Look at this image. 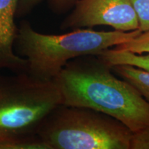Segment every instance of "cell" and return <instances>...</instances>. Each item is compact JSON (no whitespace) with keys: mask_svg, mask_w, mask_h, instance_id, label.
I'll list each match as a JSON object with an SVG mask.
<instances>
[{"mask_svg":"<svg viewBox=\"0 0 149 149\" xmlns=\"http://www.w3.org/2000/svg\"><path fill=\"white\" fill-rule=\"evenodd\" d=\"M50 8L56 13H61L73 6L77 0H48Z\"/></svg>","mask_w":149,"mask_h":149,"instance_id":"obj_14","label":"cell"},{"mask_svg":"<svg viewBox=\"0 0 149 149\" xmlns=\"http://www.w3.org/2000/svg\"><path fill=\"white\" fill-rule=\"evenodd\" d=\"M0 149H51L37 135L0 141Z\"/></svg>","mask_w":149,"mask_h":149,"instance_id":"obj_9","label":"cell"},{"mask_svg":"<svg viewBox=\"0 0 149 149\" xmlns=\"http://www.w3.org/2000/svg\"><path fill=\"white\" fill-rule=\"evenodd\" d=\"M96 55L111 67L117 65H130L149 71V53L141 55L110 48Z\"/></svg>","mask_w":149,"mask_h":149,"instance_id":"obj_7","label":"cell"},{"mask_svg":"<svg viewBox=\"0 0 149 149\" xmlns=\"http://www.w3.org/2000/svg\"><path fill=\"white\" fill-rule=\"evenodd\" d=\"M62 104L88 108L116 119L132 132L149 126V103L135 87L113 73L97 55L68 61L53 79Z\"/></svg>","mask_w":149,"mask_h":149,"instance_id":"obj_1","label":"cell"},{"mask_svg":"<svg viewBox=\"0 0 149 149\" xmlns=\"http://www.w3.org/2000/svg\"><path fill=\"white\" fill-rule=\"evenodd\" d=\"M74 6L61 29L109 26L122 32L139 29L138 19L129 0H77Z\"/></svg>","mask_w":149,"mask_h":149,"instance_id":"obj_5","label":"cell"},{"mask_svg":"<svg viewBox=\"0 0 149 149\" xmlns=\"http://www.w3.org/2000/svg\"><path fill=\"white\" fill-rule=\"evenodd\" d=\"M13 73L0 74V141L37 135L46 117L62 104L53 80Z\"/></svg>","mask_w":149,"mask_h":149,"instance_id":"obj_4","label":"cell"},{"mask_svg":"<svg viewBox=\"0 0 149 149\" xmlns=\"http://www.w3.org/2000/svg\"><path fill=\"white\" fill-rule=\"evenodd\" d=\"M111 70L135 87L149 103V71L130 65H117Z\"/></svg>","mask_w":149,"mask_h":149,"instance_id":"obj_8","label":"cell"},{"mask_svg":"<svg viewBox=\"0 0 149 149\" xmlns=\"http://www.w3.org/2000/svg\"><path fill=\"white\" fill-rule=\"evenodd\" d=\"M129 149H149V126L132 133Z\"/></svg>","mask_w":149,"mask_h":149,"instance_id":"obj_12","label":"cell"},{"mask_svg":"<svg viewBox=\"0 0 149 149\" xmlns=\"http://www.w3.org/2000/svg\"><path fill=\"white\" fill-rule=\"evenodd\" d=\"M42 0H19L16 10V17L26 15Z\"/></svg>","mask_w":149,"mask_h":149,"instance_id":"obj_13","label":"cell"},{"mask_svg":"<svg viewBox=\"0 0 149 149\" xmlns=\"http://www.w3.org/2000/svg\"><path fill=\"white\" fill-rule=\"evenodd\" d=\"M115 48L135 54L149 53V31H141L130 40L116 46Z\"/></svg>","mask_w":149,"mask_h":149,"instance_id":"obj_10","label":"cell"},{"mask_svg":"<svg viewBox=\"0 0 149 149\" xmlns=\"http://www.w3.org/2000/svg\"><path fill=\"white\" fill-rule=\"evenodd\" d=\"M19 0H0V53L11 51L18 28L15 23Z\"/></svg>","mask_w":149,"mask_h":149,"instance_id":"obj_6","label":"cell"},{"mask_svg":"<svg viewBox=\"0 0 149 149\" xmlns=\"http://www.w3.org/2000/svg\"><path fill=\"white\" fill-rule=\"evenodd\" d=\"M132 133L101 112L61 104L46 117L37 135L51 149H129Z\"/></svg>","mask_w":149,"mask_h":149,"instance_id":"obj_3","label":"cell"},{"mask_svg":"<svg viewBox=\"0 0 149 149\" xmlns=\"http://www.w3.org/2000/svg\"><path fill=\"white\" fill-rule=\"evenodd\" d=\"M135 10L141 32L149 31V0H129Z\"/></svg>","mask_w":149,"mask_h":149,"instance_id":"obj_11","label":"cell"},{"mask_svg":"<svg viewBox=\"0 0 149 149\" xmlns=\"http://www.w3.org/2000/svg\"><path fill=\"white\" fill-rule=\"evenodd\" d=\"M139 29L129 32L74 29L61 35L35 31L27 22L18 28L15 45L28 62L27 72L38 79L53 80L68 61L83 55H96L138 35Z\"/></svg>","mask_w":149,"mask_h":149,"instance_id":"obj_2","label":"cell"}]
</instances>
